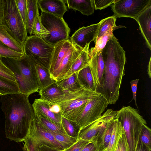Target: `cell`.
I'll return each mask as SVG.
<instances>
[{"mask_svg":"<svg viewBox=\"0 0 151 151\" xmlns=\"http://www.w3.org/2000/svg\"><path fill=\"white\" fill-rule=\"evenodd\" d=\"M0 101L1 109L5 116L6 138L17 142H23L35 117L29 96L20 93L1 95Z\"/></svg>","mask_w":151,"mask_h":151,"instance_id":"obj_1","label":"cell"},{"mask_svg":"<svg viewBox=\"0 0 151 151\" xmlns=\"http://www.w3.org/2000/svg\"><path fill=\"white\" fill-rule=\"evenodd\" d=\"M101 53L104 64L103 84L97 92L109 104H114L118 100L122 79L125 75L126 52L113 35Z\"/></svg>","mask_w":151,"mask_h":151,"instance_id":"obj_2","label":"cell"},{"mask_svg":"<svg viewBox=\"0 0 151 151\" xmlns=\"http://www.w3.org/2000/svg\"><path fill=\"white\" fill-rule=\"evenodd\" d=\"M5 65L14 74L19 90V93L29 96L39 91L36 64L25 55L19 60L1 58Z\"/></svg>","mask_w":151,"mask_h":151,"instance_id":"obj_3","label":"cell"},{"mask_svg":"<svg viewBox=\"0 0 151 151\" xmlns=\"http://www.w3.org/2000/svg\"><path fill=\"white\" fill-rule=\"evenodd\" d=\"M82 50L74 46L69 39L55 45L49 68L51 78L56 82L64 79Z\"/></svg>","mask_w":151,"mask_h":151,"instance_id":"obj_4","label":"cell"},{"mask_svg":"<svg viewBox=\"0 0 151 151\" xmlns=\"http://www.w3.org/2000/svg\"><path fill=\"white\" fill-rule=\"evenodd\" d=\"M116 118L121 123L127 141L128 151H135L139 135L146 120L136 109L123 106L117 111Z\"/></svg>","mask_w":151,"mask_h":151,"instance_id":"obj_5","label":"cell"},{"mask_svg":"<svg viewBox=\"0 0 151 151\" xmlns=\"http://www.w3.org/2000/svg\"><path fill=\"white\" fill-rule=\"evenodd\" d=\"M101 94L83 88L73 91L65 92L62 99L54 103L60 106L61 116L75 121L88 103Z\"/></svg>","mask_w":151,"mask_h":151,"instance_id":"obj_6","label":"cell"},{"mask_svg":"<svg viewBox=\"0 0 151 151\" xmlns=\"http://www.w3.org/2000/svg\"><path fill=\"white\" fill-rule=\"evenodd\" d=\"M23 142V151H38L39 147L43 145L64 150L61 144L35 117L31 123L27 137Z\"/></svg>","mask_w":151,"mask_h":151,"instance_id":"obj_7","label":"cell"},{"mask_svg":"<svg viewBox=\"0 0 151 151\" xmlns=\"http://www.w3.org/2000/svg\"><path fill=\"white\" fill-rule=\"evenodd\" d=\"M23 45L26 55L36 64L49 69L54 46L34 35L28 36Z\"/></svg>","mask_w":151,"mask_h":151,"instance_id":"obj_8","label":"cell"},{"mask_svg":"<svg viewBox=\"0 0 151 151\" xmlns=\"http://www.w3.org/2000/svg\"><path fill=\"white\" fill-rule=\"evenodd\" d=\"M3 1V25L13 38L23 45L28 37L27 33L15 0H4Z\"/></svg>","mask_w":151,"mask_h":151,"instance_id":"obj_9","label":"cell"},{"mask_svg":"<svg viewBox=\"0 0 151 151\" xmlns=\"http://www.w3.org/2000/svg\"><path fill=\"white\" fill-rule=\"evenodd\" d=\"M41 22L49 32V36L43 39L53 46L69 39L70 29L63 17L42 12L40 16Z\"/></svg>","mask_w":151,"mask_h":151,"instance_id":"obj_10","label":"cell"},{"mask_svg":"<svg viewBox=\"0 0 151 151\" xmlns=\"http://www.w3.org/2000/svg\"><path fill=\"white\" fill-rule=\"evenodd\" d=\"M151 5V0H116L111 6L116 18L129 17L135 20Z\"/></svg>","mask_w":151,"mask_h":151,"instance_id":"obj_11","label":"cell"},{"mask_svg":"<svg viewBox=\"0 0 151 151\" xmlns=\"http://www.w3.org/2000/svg\"><path fill=\"white\" fill-rule=\"evenodd\" d=\"M109 104L101 95L91 99L86 104L75 122L81 128L88 125L99 118Z\"/></svg>","mask_w":151,"mask_h":151,"instance_id":"obj_12","label":"cell"},{"mask_svg":"<svg viewBox=\"0 0 151 151\" xmlns=\"http://www.w3.org/2000/svg\"><path fill=\"white\" fill-rule=\"evenodd\" d=\"M117 111L107 109L98 119L81 128L78 139L91 142L104 124L108 121L116 118Z\"/></svg>","mask_w":151,"mask_h":151,"instance_id":"obj_13","label":"cell"},{"mask_svg":"<svg viewBox=\"0 0 151 151\" xmlns=\"http://www.w3.org/2000/svg\"><path fill=\"white\" fill-rule=\"evenodd\" d=\"M99 25L98 23L79 28L70 37V39L74 46L83 50L86 44H90L93 41L95 42Z\"/></svg>","mask_w":151,"mask_h":151,"instance_id":"obj_14","label":"cell"},{"mask_svg":"<svg viewBox=\"0 0 151 151\" xmlns=\"http://www.w3.org/2000/svg\"><path fill=\"white\" fill-rule=\"evenodd\" d=\"M115 119L105 123L91 142L95 146L97 151L105 150L108 147L112 134L113 121Z\"/></svg>","mask_w":151,"mask_h":151,"instance_id":"obj_15","label":"cell"},{"mask_svg":"<svg viewBox=\"0 0 151 151\" xmlns=\"http://www.w3.org/2000/svg\"><path fill=\"white\" fill-rule=\"evenodd\" d=\"M38 8L42 12L63 17L65 13L68 11L65 0H37Z\"/></svg>","mask_w":151,"mask_h":151,"instance_id":"obj_16","label":"cell"},{"mask_svg":"<svg viewBox=\"0 0 151 151\" xmlns=\"http://www.w3.org/2000/svg\"><path fill=\"white\" fill-rule=\"evenodd\" d=\"M102 51L90 58V66L93 79L96 86V91L101 89L103 84V75L104 64Z\"/></svg>","mask_w":151,"mask_h":151,"instance_id":"obj_17","label":"cell"},{"mask_svg":"<svg viewBox=\"0 0 151 151\" xmlns=\"http://www.w3.org/2000/svg\"><path fill=\"white\" fill-rule=\"evenodd\" d=\"M136 20L149 48L151 50V5L137 17Z\"/></svg>","mask_w":151,"mask_h":151,"instance_id":"obj_18","label":"cell"},{"mask_svg":"<svg viewBox=\"0 0 151 151\" xmlns=\"http://www.w3.org/2000/svg\"><path fill=\"white\" fill-rule=\"evenodd\" d=\"M38 92L40 99L50 103H54L63 99L65 92L55 82L54 83Z\"/></svg>","mask_w":151,"mask_h":151,"instance_id":"obj_19","label":"cell"},{"mask_svg":"<svg viewBox=\"0 0 151 151\" xmlns=\"http://www.w3.org/2000/svg\"><path fill=\"white\" fill-rule=\"evenodd\" d=\"M32 105L34 111L39 113L55 123L61 124V114H56L51 111L49 103L47 102L40 99H36Z\"/></svg>","mask_w":151,"mask_h":151,"instance_id":"obj_20","label":"cell"},{"mask_svg":"<svg viewBox=\"0 0 151 151\" xmlns=\"http://www.w3.org/2000/svg\"><path fill=\"white\" fill-rule=\"evenodd\" d=\"M90 44H86L72 65L64 79L69 77L74 73H78L82 69L90 65V58L88 56Z\"/></svg>","mask_w":151,"mask_h":151,"instance_id":"obj_21","label":"cell"},{"mask_svg":"<svg viewBox=\"0 0 151 151\" xmlns=\"http://www.w3.org/2000/svg\"><path fill=\"white\" fill-rule=\"evenodd\" d=\"M69 9L78 11L82 14L88 16L94 12L93 0H65Z\"/></svg>","mask_w":151,"mask_h":151,"instance_id":"obj_22","label":"cell"},{"mask_svg":"<svg viewBox=\"0 0 151 151\" xmlns=\"http://www.w3.org/2000/svg\"><path fill=\"white\" fill-rule=\"evenodd\" d=\"M78 79L82 87L93 91H96V88L92 74L90 65L78 73Z\"/></svg>","mask_w":151,"mask_h":151,"instance_id":"obj_23","label":"cell"},{"mask_svg":"<svg viewBox=\"0 0 151 151\" xmlns=\"http://www.w3.org/2000/svg\"><path fill=\"white\" fill-rule=\"evenodd\" d=\"M0 40L13 50L25 54L23 45L13 38L3 24L0 25Z\"/></svg>","mask_w":151,"mask_h":151,"instance_id":"obj_24","label":"cell"},{"mask_svg":"<svg viewBox=\"0 0 151 151\" xmlns=\"http://www.w3.org/2000/svg\"><path fill=\"white\" fill-rule=\"evenodd\" d=\"M36 70L39 90L56 82L51 78L48 69L36 64Z\"/></svg>","mask_w":151,"mask_h":151,"instance_id":"obj_25","label":"cell"},{"mask_svg":"<svg viewBox=\"0 0 151 151\" xmlns=\"http://www.w3.org/2000/svg\"><path fill=\"white\" fill-rule=\"evenodd\" d=\"M27 14L26 29L27 33L31 35L32 28L35 19L39 14L37 0H27Z\"/></svg>","mask_w":151,"mask_h":151,"instance_id":"obj_26","label":"cell"},{"mask_svg":"<svg viewBox=\"0 0 151 151\" xmlns=\"http://www.w3.org/2000/svg\"><path fill=\"white\" fill-rule=\"evenodd\" d=\"M124 131L120 122L115 118L113 121L112 134L109 145L105 150L106 151H115L119 141Z\"/></svg>","mask_w":151,"mask_h":151,"instance_id":"obj_27","label":"cell"},{"mask_svg":"<svg viewBox=\"0 0 151 151\" xmlns=\"http://www.w3.org/2000/svg\"><path fill=\"white\" fill-rule=\"evenodd\" d=\"M34 112L36 119L46 129L57 133L67 134L62 124L55 123L36 111H34Z\"/></svg>","mask_w":151,"mask_h":151,"instance_id":"obj_28","label":"cell"},{"mask_svg":"<svg viewBox=\"0 0 151 151\" xmlns=\"http://www.w3.org/2000/svg\"><path fill=\"white\" fill-rule=\"evenodd\" d=\"M56 83L65 92L75 91L82 88L78 80V73Z\"/></svg>","mask_w":151,"mask_h":151,"instance_id":"obj_29","label":"cell"},{"mask_svg":"<svg viewBox=\"0 0 151 151\" xmlns=\"http://www.w3.org/2000/svg\"><path fill=\"white\" fill-rule=\"evenodd\" d=\"M114 29H111L103 36L97 39L95 43V45L89 50L88 56L89 58L93 57L99 52L102 51L107 42L113 35Z\"/></svg>","mask_w":151,"mask_h":151,"instance_id":"obj_30","label":"cell"},{"mask_svg":"<svg viewBox=\"0 0 151 151\" xmlns=\"http://www.w3.org/2000/svg\"><path fill=\"white\" fill-rule=\"evenodd\" d=\"M116 18L114 15H113L102 19L99 22V25L96 40L97 39L104 35L111 29L115 28L116 27Z\"/></svg>","mask_w":151,"mask_h":151,"instance_id":"obj_31","label":"cell"},{"mask_svg":"<svg viewBox=\"0 0 151 151\" xmlns=\"http://www.w3.org/2000/svg\"><path fill=\"white\" fill-rule=\"evenodd\" d=\"M61 124L67 134L71 137L78 138L81 128L75 121L62 116Z\"/></svg>","mask_w":151,"mask_h":151,"instance_id":"obj_32","label":"cell"},{"mask_svg":"<svg viewBox=\"0 0 151 151\" xmlns=\"http://www.w3.org/2000/svg\"><path fill=\"white\" fill-rule=\"evenodd\" d=\"M17 93H19V90L18 85L17 82L0 77V96Z\"/></svg>","mask_w":151,"mask_h":151,"instance_id":"obj_33","label":"cell"},{"mask_svg":"<svg viewBox=\"0 0 151 151\" xmlns=\"http://www.w3.org/2000/svg\"><path fill=\"white\" fill-rule=\"evenodd\" d=\"M47 130L61 144L64 150L71 147L79 140L77 138L71 137L67 134H61Z\"/></svg>","mask_w":151,"mask_h":151,"instance_id":"obj_34","label":"cell"},{"mask_svg":"<svg viewBox=\"0 0 151 151\" xmlns=\"http://www.w3.org/2000/svg\"><path fill=\"white\" fill-rule=\"evenodd\" d=\"M25 55V54L15 51L0 40V57L19 60Z\"/></svg>","mask_w":151,"mask_h":151,"instance_id":"obj_35","label":"cell"},{"mask_svg":"<svg viewBox=\"0 0 151 151\" xmlns=\"http://www.w3.org/2000/svg\"><path fill=\"white\" fill-rule=\"evenodd\" d=\"M44 39L50 35L49 32L42 24L39 14L36 17L33 26L31 35Z\"/></svg>","mask_w":151,"mask_h":151,"instance_id":"obj_36","label":"cell"},{"mask_svg":"<svg viewBox=\"0 0 151 151\" xmlns=\"http://www.w3.org/2000/svg\"><path fill=\"white\" fill-rule=\"evenodd\" d=\"M138 142L151 150V129L147 125L142 127Z\"/></svg>","mask_w":151,"mask_h":151,"instance_id":"obj_37","label":"cell"},{"mask_svg":"<svg viewBox=\"0 0 151 151\" xmlns=\"http://www.w3.org/2000/svg\"><path fill=\"white\" fill-rule=\"evenodd\" d=\"M0 77L12 81L17 82L14 74L4 63L0 57Z\"/></svg>","mask_w":151,"mask_h":151,"instance_id":"obj_38","label":"cell"},{"mask_svg":"<svg viewBox=\"0 0 151 151\" xmlns=\"http://www.w3.org/2000/svg\"><path fill=\"white\" fill-rule=\"evenodd\" d=\"M17 8L26 28L27 14V0H15Z\"/></svg>","mask_w":151,"mask_h":151,"instance_id":"obj_39","label":"cell"},{"mask_svg":"<svg viewBox=\"0 0 151 151\" xmlns=\"http://www.w3.org/2000/svg\"><path fill=\"white\" fill-rule=\"evenodd\" d=\"M116 0H93L94 9L101 10L111 5Z\"/></svg>","mask_w":151,"mask_h":151,"instance_id":"obj_40","label":"cell"},{"mask_svg":"<svg viewBox=\"0 0 151 151\" xmlns=\"http://www.w3.org/2000/svg\"><path fill=\"white\" fill-rule=\"evenodd\" d=\"M89 143L91 142L88 141L79 139L75 143L64 151H81Z\"/></svg>","mask_w":151,"mask_h":151,"instance_id":"obj_41","label":"cell"},{"mask_svg":"<svg viewBox=\"0 0 151 151\" xmlns=\"http://www.w3.org/2000/svg\"><path fill=\"white\" fill-rule=\"evenodd\" d=\"M115 151H128V145L124 132L119 141Z\"/></svg>","mask_w":151,"mask_h":151,"instance_id":"obj_42","label":"cell"},{"mask_svg":"<svg viewBox=\"0 0 151 151\" xmlns=\"http://www.w3.org/2000/svg\"><path fill=\"white\" fill-rule=\"evenodd\" d=\"M139 80V79H137L131 81L130 82L132 93L133 96L132 99L129 102H131L132 100L134 99L135 101V104L137 108V110L139 111L136 102V94L137 89V85Z\"/></svg>","mask_w":151,"mask_h":151,"instance_id":"obj_43","label":"cell"},{"mask_svg":"<svg viewBox=\"0 0 151 151\" xmlns=\"http://www.w3.org/2000/svg\"><path fill=\"white\" fill-rule=\"evenodd\" d=\"M48 103L50 109L51 111L56 114H61L60 108L58 104Z\"/></svg>","mask_w":151,"mask_h":151,"instance_id":"obj_44","label":"cell"},{"mask_svg":"<svg viewBox=\"0 0 151 151\" xmlns=\"http://www.w3.org/2000/svg\"><path fill=\"white\" fill-rule=\"evenodd\" d=\"M4 0H0V25L4 23Z\"/></svg>","mask_w":151,"mask_h":151,"instance_id":"obj_45","label":"cell"},{"mask_svg":"<svg viewBox=\"0 0 151 151\" xmlns=\"http://www.w3.org/2000/svg\"><path fill=\"white\" fill-rule=\"evenodd\" d=\"M38 151H64V150H60L46 145H43L39 147Z\"/></svg>","mask_w":151,"mask_h":151,"instance_id":"obj_46","label":"cell"},{"mask_svg":"<svg viewBox=\"0 0 151 151\" xmlns=\"http://www.w3.org/2000/svg\"><path fill=\"white\" fill-rule=\"evenodd\" d=\"M146 146L138 142L135 151H150Z\"/></svg>","mask_w":151,"mask_h":151,"instance_id":"obj_47","label":"cell"},{"mask_svg":"<svg viewBox=\"0 0 151 151\" xmlns=\"http://www.w3.org/2000/svg\"><path fill=\"white\" fill-rule=\"evenodd\" d=\"M81 151H97V150L94 145L91 143H89Z\"/></svg>","mask_w":151,"mask_h":151,"instance_id":"obj_48","label":"cell"},{"mask_svg":"<svg viewBox=\"0 0 151 151\" xmlns=\"http://www.w3.org/2000/svg\"><path fill=\"white\" fill-rule=\"evenodd\" d=\"M147 72L148 75L150 78H151V57L150 58L148 66Z\"/></svg>","mask_w":151,"mask_h":151,"instance_id":"obj_49","label":"cell"},{"mask_svg":"<svg viewBox=\"0 0 151 151\" xmlns=\"http://www.w3.org/2000/svg\"><path fill=\"white\" fill-rule=\"evenodd\" d=\"M101 151H106L105 150H103Z\"/></svg>","mask_w":151,"mask_h":151,"instance_id":"obj_50","label":"cell"},{"mask_svg":"<svg viewBox=\"0 0 151 151\" xmlns=\"http://www.w3.org/2000/svg\"></svg>","mask_w":151,"mask_h":151,"instance_id":"obj_51","label":"cell"}]
</instances>
